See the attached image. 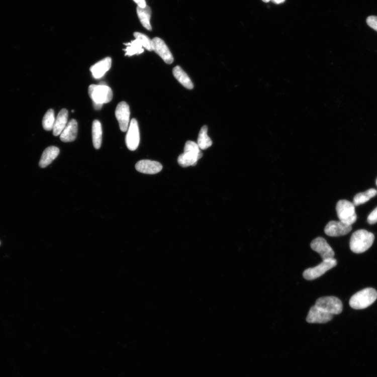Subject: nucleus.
Segmentation results:
<instances>
[{"instance_id":"11","label":"nucleus","mask_w":377,"mask_h":377,"mask_svg":"<svg viewBox=\"0 0 377 377\" xmlns=\"http://www.w3.org/2000/svg\"><path fill=\"white\" fill-rule=\"evenodd\" d=\"M116 116L122 132L128 131L129 127L130 110L128 104L124 102L120 103L116 110Z\"/></svg>"},{"instance_id":"31","label":"nucleus","mask_w":377,"mask_h":377,"mask_svg":"<svg viewBox=\"0 0 377 377\" xmlns=\"http://www.w3.org/2000/svg\"><path fill=\"white\" fill-rule=\"evenodd\" d=\"M262 1L264 3H269L270 1V0H262Z\"/></svg>"},{"instance_id":"8","label":"nucleus","mask_w":377,"mask_h":377,"mask_svg":"<svg viewBox=\"0 0 377 377\" xmlns=\"http://www.w3.org/2000/svg\"><path fill=\"white\" fill-rule=\"evenodd\" d=\"M311 247L320 255L323 260L333 258L335 256L334 251L323 237H319L314 239L311 243Z\"/></svg>"},{"instance_id":"22","label":"nucleus","mask_w":377,"mask_h":377,"mask_svg":"<svg viewBox=\"0 0 377 377\" xmlns=\"http://www.w3.org/2000/svg\"><path fill=\"white\" fill-rule=\"evenodd\" d=\"M208 130L207 126L204 125L200 131L197 144L200 149L206 150L212 145V141L208 135Z\"/></svg>"},{"instance_id":"30","label":"nucleus","mask_w":377,"mask_h":377,"mask_svg":"<svg viewBox=\"0 0 377 377\" xmlns=\"http://www.w3.org/2000/svg\"><path fill=\"white\" fill-rule=\"evenodd\" d=\"M285 0H272V2L275 4H280L283 3Z\"/></svg>"},{"instance_id":"27","label":"nucleus","mask_w":377,"mask_h":377,"mask_svg":"<svg viewBox=\"0 0 377 377\" xmlns=\"http://www.w3.org/2000/svg\"><path fill=\"white\" fill-rule=\"evenodd\" d=\"M366 22L369 27L377 32V17L370 16L367 18Z\"/></svg>"},{"instance_id":"4","label":"nucleus","mask_w":377,"mask_h":377,"mask_svg":"<svg viewBox=\"0 0 377 377\" xmlns=\"http://www.w3.org/2000/svg\"><path fill=\"white\" fill-rule=\"evenodd\" d=\"M355 207L353 203L349 201L339 200L336 207L339 221L349 225L353 224L357 220Z\"/></svg>"},{"instance_id":"13","label":"nucleus","mask_w":377,"mask_h":377,"mask_svg":"<svg viewBox=\"0 0 377 377\" xmlns=\"http://www.w3.org/2000/svg\"><path fill=\"white\" fill-rule=\"evenodd\" d=\"M333 319V315L320 309L316 306L312 307L307 317L309 323H326Z\"/></svg>"},{"instance_id":"14","label":"nucleus","mask_w":377,"mask_h":377,"mask_svg":"<svg viewBox=\"0 0 377 377\" xmlns=\"http://www.w3.org/2000/svg\"><path fill=\"white\" fill-rule=\"evenodd\" d=\"M135 168L138 172L143 173L154 174L161 171L162 166L156 161L142 160L137 162Z\"/></svg>"},{"instance_id":"3","label":"nucleus","mask_w":377,"mask_h":377,"mask_svg":"<svg viewBox=\"0 0 377 377\" xmlns=\"http://www.w3.org/2000/svg\"><path fill=\"white\" fill-rule=\"evenodd\" d=\"M203 156L197 143L193 141H187L184 148V153L178 158L179 165L184 168L195 166L199 159Z\"/></svg>"},{"instance_id":"28","label":"nucleus","mask_w":377,"mask_h":377,"mask_svg":"<svg viewBox=\"0 0 377 377\" xmlns=\"http://www.w3.org/2000/svg\"><path fill=\"white\" fill-rule=\"evenodd\" d=\"M367 221L370 224H374L377 223V207L370 213L368 217Z\"/></svg>"},{"instance_id":"9","label":"nucleus","mask_w":377,"mask_h":377,"mask_svg":"<svg viewBox=\"0 0 377 377\" xmlns=\"http://www.w3.org/2000/svg\"><path fill=\"white\" fill-rule=\"evenodd\" d=\"M126 144L129 150H135L139 146L140 134L139 127L136 119H133L129 125L128 133L125 138Z\"/></svg>"},{"instance_id":"16","label":"nucleus","mask_w":377,"mask_h":377,"mask_svg":"<svg viewBox=\"0 0 377 377\" xmlns=\"http://www.w3.org/2000/svg\"><path fill=\"white\" fill-rule=\"evenodd\" d=\"M78 134V123L74 119L70 121L60 134V138L63 142H71L76 139Z\"/></svg>"},{"instance_id":"20","label":"nucleus","mask_w":377,"mask_h":377,"mask_svg":"<svg viewBox=\"0 0 377 377\" xmlns=\"http://www.w3.org/2000/svg\"><path fill=\"white\" fill-rule=\"evenodd\" d=\"M137 14L143 26L149 31H152L150 20L152 15V10L147 6L144 8L138 7Z\"/></svg>"},{"instance_id":"33","label":"nucleus","mask_w":377,"mask_h":377,"mask_svg":"<svg viewBox=\"0 0 377 377\" xmlns=\"http://www.w3.org/2000/svg\"><path fill=\"white\" fill-rule=\"evenodd\" d=\"M0 245H1V243H0Z\"/></svg>"},{"instance_id":"25","label":"nucleus","mask_w":377,"mask_h":377,"mask_svg":"<svg viewBox=\"0 0 377 377\" xmlns=\"http://www.w3.org/2000/svg\"><path fill=\"white\" fill-rule=\"evenodd\" d=\"M55 120L54 110L53 109H49L46 113L43 120L44 129L48 131L53 130Z\"/></svg>"},{"instance_id":"1","label":"nucleus","mask_w":377,"mask_h":377,"mask_svg":"<svg viewBox=\"0 0 377 377\" xmlns=\"http://www.w3.org/2000/svg\"><path fill=\"white\" fill-rule=\"evenodd\" d=\"M374 240L373 234L365 230H359L352 234L350 248L355 253H363L371 247Z\"/></svg>"},{"instance_id":"10","label":"nucleus","mask_w":377,"mask_h":377,"mask_svg":"<svg viewBox=\"0 0 377 377\" xmlns=\"http://www.w3.org/2000/svg\"><path fill=\"white\" fill-rule=\"evenodd\" d=\"M351 229V225L346 224L340 221H332L326 225L324 232L329 236L338 237L348 234Z\"/></svg>"},{"instance_id":"2","label":"nucleus","mask_w":377,"mask_h":377,"mask_svg":"<svg viewBox=\"0 0 377 377\" xmlns=\"http://www.w3.org/2000/svg\"><path fill=\"white\" fill-rule=\"evenodd\" d=\"M377 299V292L374 289L367 288L362 289L351 297L349 306L355 310L366 309L372 305Z\"/></svg>"},{"instance_id":"6","label":"nucleus","mask_w":377,"mask_h":377,"mask_svg":"<svg viewBox=\"0 0 377 377\" xmlns=\"http://www.w3.org/2000/svg\"><path fill=\"white\" fill-rule=\"evenodd\" d=\"M315 306L324 312L332 314V315H337L343 311V304L341 300L333 297H324L318 299Z\"/></svg>"},{"instance_id":"32","label":"nucleus","mask_w":377,"mask_h":377,"mask_svg":"<svg viewBox=\"0 0 377 377\" xmlns=\"http://www.w3.org/2000/svg\"><path fill=\"white\" fill-rule=\"evenodd\" d=\"M376 185H377V180H376Z\"/></svg>"},{"instance_id":"19","label":"nucleus","mask_w":377,"mask_h":377,"mask_svg":"<svg viewBox=\"0 0 377 377\" xmlns=\"http://www.w3.org/2000/svg\"><path fill=\"white\" fill-rule=\"evenodd\" d=\"M172 72L175 78L184 87L187 89L192 90L193 89L194 84L191 78L189 77L187 74L180 66H177L175 67L173 69Z\"/></svg>"},{"instance_id":"29","label":"nucleus","mask_w":377,"mask_h":377,"mask_svg":"<svg viewBox=\"0 0 377 377\" xmlns=\"http://www.w3.org/2000/svg\"><path fill=\"white\" fill-rule=\"evenodd\" d=\"M133 1L138 5V7L142 8L146 7L145 0H133Z\"/></svg>"},{"instance_id":"5","label":"nucleus","mask_w":377,"mask_h":377,"mask_svg":"<svg viewBox=\"0 0 377 377\" xmlns=\"http://www.w3.org/2000/svg\"><path fill=\"white\" fill-rule=\"evenodd\" d=\"M89 95L93 104L103 105L110 103L113 98L112 89L105 82H101L99 85H90Z\"/></svg>"},{"instance_id":"15","label":"nucleus","mask_w":377,"mask_h":377,"mask_svg":"<svg viewBox=\"0 0 377 377\" xmlns=\"http://www.w3.org/2000/svg\"><path fill=\"white\" fill-rule=\"evenodd\" d=\"M112 59L110 57H107L98 62L90 68V71L92 76L96 79L102 78L108 71L111 67Z\"/></svg>"},{"instance_id":"26","label":"nucleus","mask_w":377,"mask_h":377,"mask_svg":"<svg viewBox=\"0 0 377 377\" xmlns=\"http://www.w3.org/2000/svg\"><path fill=\"white\" fill-rule=\"evenodd\" d=\"M134 36L136 39L140 41L143 47L149 52L153 51L152 41L147 36L139 32H135Z\"/></svg>"},{"instance_id":"23","label":"nucleus","mask_w":377,"mask_h":377,"mask_svg":"<svg viewBox=\"0 0 377 377\" xmlns=\"http://www.w3.org/2000/svg\"><path fill=\"white\" fill-rule=\"evenodd\" d=\"M127 46V48L124 49L125 51V56H132L134 55H140L144 52L143 45L139 40L136 39L132 41L131 43L124 44Z\"/></svg>"},{"instance_id":"7","label":"nucleus","mask_w":377,"mask_h":377,"mask_svg":"<svg viewBox=\"0 0 377 377\" xmlns=\"http://www.w3.org/2000/svg\"><path fill=\"white\" fill-rule=\"evenodd\" d=\"M337 263V260L334 258L323 260L317 266L305 270L303 273L304 277L308 280L316 279L326 272L335 267Z\"/></svg>"},{"instance_id":"18","label":"nucleus","mask_w":377,"mask_h":377,"mask_svg":"<svg viewBox=\"0 0 377 377\" xmlns=\"http://www.w3.org/2000/svg\"><path fill=\"white\" fill-rule=\"evenodd\" d=\"M68 112L65 109H62L55 120V124L53 129V134L57 136L61 134L63 130H64L68 122Z\"/></svg>"},{"instance_id":"17","label":"nucleus","mask_w":377,"mask_h":377,"mask_svg":"<svg viewBox=\"0 0 377 377\" xmlns=\"http://www.w3.org/2000/svg\"><path fill=\"white\" fill-rule=\"evenodd\" d=\"M60 150L55 146H50L44 151L39 162L41 168H45L50 164L59 155Z\"/></svg>"},{"instance_id":"24","label":"nucleus","mask_w":377,"mask_h":377,"mask_svg":"<svg viewBox=\"0 0 377 377\" xmlns=\"http://www.w3.org/2000/svg\"><path fill=\"white\" fill-rule=\"evenodd\" d=\"M377 194L374 189H370L365 192L357 194L353 200V204L355 206H358L366 203L370 199L374 197Z\"/></svg>"},{"instance_id":"12","label":"nucleus","mask_w":377,"mask_h":377,"mask_svg":"<svg viewBox=\"0 0 377 377\" xmlns=\"http://www.w3.org/2000/svg\"><path fill=\"white\" fill-rule=\"evenodd\" d=\"M152 41L153 51L157 54L166 64H171L173 62V57L164 41L159 37L154 38Z\"/></svg>"},{"instance_id":"21","label":"nucleus","mask_w":377,"mask_h":377,"mask_svg":"<svg viewBox=\"0 0 377 377\" xmlns=\"http://www.w3.org/2000/svg\"><path fill=\"white\" fill-rule=\"evenodd\" d=\"M92 140L95 148L97 149L102 146L103 129L102 124L98 120H95L92 124Z\"/></svg>"}]
</instances>
